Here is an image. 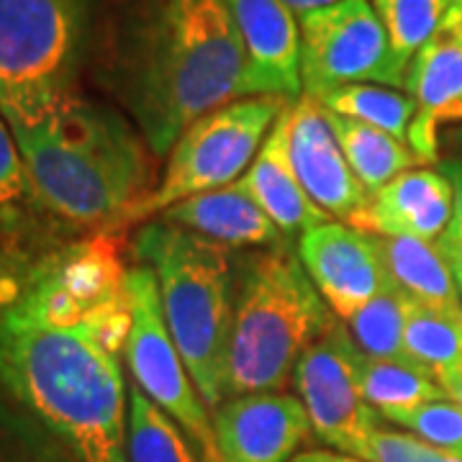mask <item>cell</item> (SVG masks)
I'll list each match as a JSON object with an SVG mask.
<instances>
[{
	"label": "cell",
	"instance_id": "obj_29",
	"mask_svg": "<svg viewBox=\"0 0 462 462\" xmlns=\"http://www.w3.org/2000/svg\"><path fill=\"white\" fill-rule=\"evenodd\" d=\"M32 208H39V203L33 199L16 136L0 114V226L16 224Z\"/></svg>",
	"mask_w": 462,
	"mask_h": 462
},
{
	"label": "cell",
	"instance_id": "obj_32",
	"mask_svg": "<svg viewBox=\"0 0 462 462\" xmlns=\"http://www.w3.org/2000/svg\"><path fill=\"white\" fill-rule=\"evenodd\" d=\"M439 172L445 175L447 182L452 185V196H455V216L452 224L462 231V160L460 157H447L439 162Z\"/></svg>",
	"mask_w": 462,
	"mask_h": 462
},
{
	"label": "cell",
	"instance_id": "obj_13",
	"mask_svg": "<svg viewBox=\"0 0 462 462\" xmlns=\"http://www.w3.org/2000/svg\"><path fill=\"white\" fill-rule=\"evenodd\" d=\"M211 424L218 462H291L314 431L303 401L288 393L231 396Z\"/></svg>",
	"mask_w": 462,
	"mask_h": 462
},
{
	"label": "cell",
	"instance_id": "obj_25",
	"mask_svg": "<svg viewBox=\"0 0 462 462\" xmlns=\"http://www.w3.org/2000/svg\"><path fill=\"white\" fill-rule=\"evenodd\" d=\"M129 462H199L182 430L136 385L129 388Z\"/></svg>",
	"mask_w": 462,
	"mask_h": 462
},
{
	"label": "cell",
	"instance_id": "obj_34",
	"mask_svg": "<svg viewBox=\"0 0 462 462\" xmlns=\"http://www.w3.org/2000/svg\"><path fill=\"white\" fill-rule=\"evenodd\" d=\"M296 18L306 16V14H311V11H319V8H327V5H334V3H339V0H282Z\"/></svg>",
	"mask_w": 462,
	"mask_h": 462
},
{
	"label": "cell",
	"instance_id": "obj_12",
	"mask_svg": "<svg viewBox=\"0 0 462 462\" xmlns=\"http://www.w3.org/2000/svg\"><path fill=\"white\" fill-rule=\"evenodd\" d=\"M298 257L342 321L391 288L375 234L327 221L298 239Z\"/></svg>",
	"mask_w": 462,
	"mask_h": 462
},
{
	"label": "cell",
	"instance_id": "obj_20",
	"mask_svg": "<svg viewBox=\"0 0 462 462\" xmlns=\"http://www.w3.org/2000/svg\"><path fill=\"white\" fill-rule=\"evenodd\" d=\"M329 114L346 162L355 170L357 180L363 182L370 199L401 172L421 165V160L413 154V149L406 142L391 136L388 132H380L375 126H367L363 121L346 118L334 111Z\"/></svg>",
	"mask_w": 462,
	"mask_h": 462
},
{
	"label": "cell",
	"instance_id": "obj_2",
	"mask_svg": "<svg viewBox=\"0 0 462 462\" xmlns=\"http://www.w3.org/2000/svg\"><path fill=\"white\" fill-rule=\"evenodd\" d=\"M129 329L132 306L80 324L0 309V388L78 462H129V391L121 373Z\"/></svg>",
	"mask_w": 462,
	"mask_h": 462
},
{
	"label": "cell",
	"instance_id": "obj_19",
	"mask_svg": "<svg viewBox=\"0 0 462 462\" xmlns=\"http://www.w3.org/2000/svg\"><path fill=\"white\" fill-rule=\"evenodd\" d=\"M375 245L385 264V273L398 291L449 316H462V298L457 281L434 242L413 236H378Z\"/></svg>",
	"mask_w": 462,
	"mask_h": 462
},
{
	"label": "cell",
	"instance_id": "obj_31",
	"mask_svg": "<svg viewBox=\"0 0 462 462\" xmlns=\"http://www.w3.org/2000/svg\"><path fill=\"white\" fill-rule=\"evenodd\" d=\"M434 245L442 252V257H445L447 264H449V270H452L457 285H462V231L457 229L455 224H449L445 234H442Z\"/></svg>",
	"mask_w": 462,
	"mask_h": 462
},
{
	"label": "cell",
	"instance_id": "obj_3",
	"mask_svg": "<svg viewBox=\"0 0 462 462\" xmlns=\"http://www.w3.org/2000/svg\"><path fill=\"white\" fill-rule=\"evenodd\" d=\"M14 136L39 208L69 229L124 231L134 206L154 190V152L114 103L80 93Z\"/></svg>",
	"mask_w": 462,
	"mask_h": 462
},
{
	"label": "cell",
	"instance_id": "obj_11",
	"mask_svg": "<svg viewBox=\"0 0 462 462\" xmlns=\"http://www.w3.org/2000/svg\"><path fill=\"white\" fill-rule=\"evenodd\" d=\"M288 154L309 199L331 218L357 226L370 206V196L346 162L331 126L329 108L319 98L298 96L285 108Z\"/></svg>",
	"mask_w": 462,
	"mask_h": 462
},
{
	"label": "cell",
	"instance_id": "obj_15",
	"mask_svg": "<svg viewBox=\"0 0 462 462\" xmlns=\"http://www.w3.org/2000/svg\"><path fill=\"white\" fill-rule=\"evenodd\" d=\"M245 42L254 96L296 100L300 88V26L282 0H224Z\"/></svg>",
	"mask_w": 462,
	"mask_h": 462
},
{
	"label": "cell",
	"instance_id": "obj_16",
	"mask_svg": "<svg viewBox=\"0 0 462 462\" xmlns=\"http://www.w3.org/2000/svg\"><path fill=\"white\" fill-rule=\"evenodd\" d=\"M160 221L185 231H196L229 249H270L288 245L285 234L264 214L245 178L172 203L160 214Z\"/></svg>",
	"mask_w": 462,
	"mask_h": 462
},
{
	"label": "cell",
	"instance_id": "obj_30",
	"mask_svg": "<svg viewBox=\"0 0 462 462\" xmlns=\"http://www.w3.org/2000/svg\"><path fill=\"white\" fill-rule=\"evenodd\" d=\"M439 449L416 434H401L378 427L365 437L360 447V460L365 462H431Z\"/></svg>",
	"mask_w": 462,
	"mask_h": 462
},
{
	"label": "cell",
	"instance_id": "obj_18",
	"mask_svg": "<svg viewBox=\"0 0 462 462\" xmlns=\"http://www.w3.org/2000/svg\"><path fill=\"white\" fill-rule=\"evenodd\" d=\"M247 180L249 190L254 193L257 203L264 208L285 239H300L306 231L316 229L331 221L298 180L291 154H288V132H285V116H278L273 132L267 134L263 147L257 152L254 162L242 175Z\"/></svg>",
	"mask_w": 462,
	"mask_h": 462
},
{
	"label": "cell",
	"instance_id": "obj_39",
	"mask_svg": "<svg viewBox=\"0 0 462 462\" xmlns=\"http://www.w3.org/2000/svg\"><path fill=\"white\" fill-rule=\"evenodd\" d=\"M457 291H460V298H462V285H457Z\"/></svg>",
	"mask_w": 462,
	"mask_h": 462
},
{
	"label": "cell",
	"instance_id": "obj_8",
	"mask_svg": "<svg viewBox=\"0 0 462 462\" xmlns=\"http://www.w3.org/2000/svg\"><path fill=\"white\" fill-rule=\"evenodd\" d=\"M132 329L124 349L134 385L154 401L162 411L188 431L200 462H218L214 424L196 383L188 373L180 349L167 329L157 278L147 264H136L129 273Z\"/></svg>",
	"mask_w": 462,
	"mask_h": 462
},
{
	"label": "cell",
	"instance_id": "obj_38",
	"mask_svg": "<svg viewBox=\"0 0 462 462\" xmlns=\"http://www.w3.org/2000/svg\"><path fill=\"white\" fill-rule=\"evenodd\" d=\"M449 139H452V144L457 149H462V126L460 129H455V132L449 134Z\"/></svg>",
	"mask_w": 462,
	"mask_h": 462
},
{
	"label": "cell",
	"instance_id": "obj_10",
	"mask_svg": "<svg viewBox=\"0 0 462 462\" xmlns=\"http://www.w3.org/2000/svg\"><path fill=\"white\" fill-rule=\"evenodd\" d=\"M360 363V346L334 314L321 337L300 355L293 375L316 437L352 457L360 455L365 437L380 427L378 411L363 396Z\"/></svg>",
	"mask_w": 462,
	"mask_h": 462
},
{
	"label": "cell",
	"instance_id": "obj_21",
	"mask_svg": "<svg viewBox=\"0 0 462 462\" xmlns=\"http://www.w3.org/2000/svg\"><path fill=\"white\" fill-rule=\"evenodd\" d=\"M360 385L365 401L380 413L409 411L431 401H445V388L427 367L393 360H373L363 355Z\"/></svg>",
	"mask_w": 462,
	"mask_h": 462
},
{
	"label": "cell",
	"instance_id": "obj_4",
	"mask_svg": "<svg viewBox=\"0 0 462 462\" xmlns=\"http://www.w3.org/2000/svg\"><path fill=\"white\" fill-rule=\"evenodd\" d=\"M331 316L288 245L236 257L226 398L282 393L300 355L321 337Z\"/></svg>",
	"mask_w": 462,
	"mask_h": 462
},
{
	"label": "cell",
	"instance_id": "obj_7",
	"mask_svg": "<svg viewBox=\"0 0 462 462\" xmlns=\"http://www.w3.org/2000/svg\"><path fill=\"white\" fill-rule=\"evenodd\" d=\"M288 98L249 96L196 118L167 154L165 175L126 218V226L162 214L178 200L224 188L254 162Z\"/></svg>",
	"mask_w": 462,
	"mask_h": 462
},
{
	"label": "cell",
	"instance_id": "obj_23",
	"mask_svg": "<svg viewBox=\"0 0 462 462\" xmlns=\"http://www.w3.org/2000/svg\"><path fill=\"white\" fill-rule=\"evenodd\" d=\"M460 3L462 0H373L403 83L416 51L445 26L447 16Z\"/></svg>",
	"mask_w": 462,
	"mask_h": 462
},
{
	"label": "cell",
	"instance_id": "obj_37",
	"mask_svg": "<svg viewBox=\"0 0 462 462\" xmlns=\"http://www.w3.org/2000/svg\"><path fill=\"white\" fill-rule=\"evenodd\" d=\"M431 462H462V457H457V455H449V452H445V449H439V455H437Z\"/></svg>",
	"mask_w": 462,
	"mask_h": 462
},
{
	"label": "cell",
	"instance_id": "obj_36",
	"mask_svg": "<svg viewBox=\"0 0 462 462\" xmlns=\"http://www.w3.org/2000/svg\"><path fill=\"white\" fill-rule=\"evenodd\" d=\"M447 23H449L455 32L460 33V39H462V3L457 5V8H452V14L447 16Z\"/></svg>",
	"mask_w": 462,
	"mask_h": 462
},
{
	"label": "cell",
	"instance_id": "obj_5",
	"mask_svg": "<svg viewBox=\"0 0 462 462\" xmlns=\"http://www.w3.org/2000/svg\"><path fill=\"white\" fill-rule=\"evenodd\" d=\"M136 263L157 278L167 329L180 349L203 403L214 411L226 401L236 257L196 231L157 221L134 239Z\"/></svg>",
	"mask_w": 462,
	"mask_h": 462
},
{
	"label": "cell",
	"instance_id": "obj_33",
	"mask_svg": "<svg viewBox=\"0 0 462 462\" xmlns=\"http://www.w3.org/2000/svg\"><path fill=\"white\" fill-rule=\"evenodd\" d=\"M291 462H365L352 455H342V452H324V449H311V452H298Z\"/></svg>",
	"mask_w": 462,
	"mask_h": 462
},
{
	"label": "cell",
	"instance_id": "obj_9",
	"mask_svg": "<svg viewBox=\"0 0 462 462\" xmlns=\"http://www.w3.org/2000/svg\"><path fill=\"white\" fill-rule=\"evenodd\" d=\"M300 88L319 98L355 83L403 88L388 33L370 0H339L298 18Z\"/></svg>",
	"mask_w": 462,
	"mask_h": 462
},
{
	"label": "cell",
	"instance_id": "obj_6",
	"mask_svg": "<svg viewBox=\"0 0 462 462\" xmlns=\"http://www.w3.org/2000/svg\"><path fill=\"white\" fill-rule=\"evenodd\" d=\"M98 0H0V114L32 129L80 96Z\"/></svg>",
	"mask_w": 462,
	"mask_h": 462
},
{
	"label": "cell",
	"instance_id": "obj_22",
	"mask_svg": "<svg viewBox=\"0 0 462 462\" xmlns=\"http://www.w3.org/2000/svg\"><path fill=\"white\" fill-rule=\"evenodd\" d=\"M411 298L398 291L391 282L380 296L365 303L360 311L345 319L346 329L352 334L360 352L373 360H393V363H413L406 352V314Z\"/></svg>",
	"mask_w": 462,
	"mask_h": 462
},
{
	"label": "cell",
	"instance_id": "obj_1",
	"mask_svg": "<svg viewBox=\"0 0 462 462\" xmlns=\"http://www.w3.org/2000/svg\"><path fill=\"white\" fill-rule=\"evenodd\" d=\"M88 69L157 157L196 118L254 96L224 0H98Z\"/></svg>",
	"mask_w": 462,
	"mask_h": 462
},
{
	"label": "cell",
	"instance_id": "obj_27",
	"mask_svg": "<svg viewBox=\"0 0 462 462\" xmlns=\"http://www.w3.org/2000/svg\"><path fill=\"white\" fill-rule=\"evenodd\" d=\"M0 462H78V457L0 388Z\"/></svg>",
	"mask_w": 462,
	"mask_h": 462
},
{
	"label": "cell",
	"instance_id": "obj_35",
	"mask_svg": "<svg viewBox=\"0 0 462 462\" xmlns=\"http://www.w3.org/2000/svg\"><path fill=\"white\" fill-rule=\"evenodd\" d=\"M439 385L445 388V393L449 401H455L457 406H462V370L452 373V375H447L445 380H439Z\"/></svg>",
	"mask_w": 462,
	"mask_h": 462
},
{
	"label": "cell",
	"instance_id": "obj_14",
	"mask_svg": "<svg viewBox=\"0 0 462 462\" xmlns=\"http://www.w3.org/2000/svg\"><path fill=\"white\" fill-rule=\"evenodd\" d=\"M403 88L416 103L409 147L421 162H437L439 129L462 124V39L447 21L416 51Z\"/></svg>",
	"mask_w": 462,
	"mask_h": 462
},
{
	"label": "cell",
	"instance_id": "obj_28",
	"mask_svg": "<svg viewBox=\"0 0 462 462\" xmlns=\"http://www.w3.org/2000/svg\"><path fill=\"white\" fill-rule=\"evenodd\" d=\"M383 419L409 430L419 439L430 442L437 449L462 457V406L455 401H431L409 411L385 413Z\"/></svg>",
	"mask_w": 462,
	"mask_h": 462
},
{
	"label": "cell",
	"instance_id": "obj_17",
	"mask_svg": "<svg viewBox=\"0 0 462 462\" xmlns=\"http://www.w3.org/2000/svg\"><path fill=\"white\" fill-rule=\"evenodd\" d=\"M455 216L452 185L439 170H406L380 188L355 229L437 242Z\"/></svg>",
	"mask_w": 462,
	"mask_h": 462
},
{
	"label": "cell",
	"instance_id": "obj_24",
	"mask_svg": "<svg viewBox=\"0 0 462 462\" xmlns=\"http://www.w3.org/2000/svg\"><path fill=\"white\" fill-rule=\"evenodd\" d=\"M319 100L334 114L363 121L409 144V126L416 114V103L409 93H401L388 85L355 83L327 90Z\"/></svg>",
	"mask_w": 462,
	"mask_h": 462
},
{
	"label": "cell",
	"instance_id": "obj_26",
	"mask_svg": "<svg viewBox=\"0 0 462 462\" xmlns=\"http://www.w3.org/2000/svg\"><path fill=\"white\" fill-rule=\"evenodd\" d=\"M406 352L437 380L462 370V316H449L411 300L406 314Z\"/></svg>",
	"mask_w": 462,
	"mask_h": 462
}]
</instances>
